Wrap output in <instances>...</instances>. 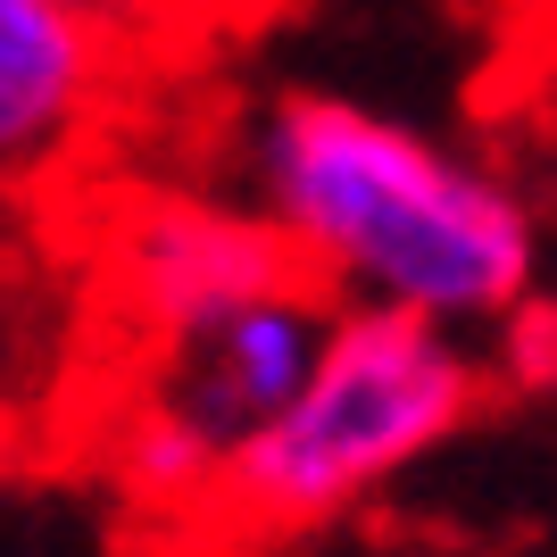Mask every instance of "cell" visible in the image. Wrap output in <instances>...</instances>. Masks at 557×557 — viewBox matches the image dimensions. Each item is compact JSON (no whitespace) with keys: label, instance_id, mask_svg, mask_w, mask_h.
<instances>
[{"label":"cell","instance_id":"8","mask_svg":"<svg viewBox=\"0 0 557 557\" xmlns=\"http://www.w3.org/2000/svg\"><path fill=\"white\" fill-rule=\"evenodd\" d=\"M499 9H508V17L516 9H524V17H549V0H499Z\"/></svg>","mask_w":557,"mask_h":557},{"label":"cell","instance_id":"4","mask_svg":"<svg viewBox=\"0 0 557 557\" xmlns=\"http://www.w3.org/2000/svg\"><path fill=\"white\" fill-rule=\"evenodd\" d=\"M325 333H333V300L308 275H292V283H275V292L233 300L209 325H191L184 342H166L159 374L141 383V399H159L166 417L191 424V433L225 458L233 442H250L258 424L308 383Z\"/></svg>","mask_w":557,"mask_h":557},{"label":"cell","instance_id":"5","mask_svg":"<svg viewBox=\"0 0 557 557\" xmlns=\"http://www.w3.org/2000/svg\"><path fill=\"white\" fill-rule=\"evenodd\" d=\"M116 59L75 0H0V175L67 159L116 92Z\"/></svg>","mask_w":557,"mask_h":557},{"label":"cell","instance_id":"1","mask_svg":"<svg viewBox=\"0 0 557 557\" xmlns=\"http://www.w3.org/2000/svg\"><path fill=\"white\" fill-rule=\"evenodd\" d=\"M250 209L333 308L483 333L541 292V209L508 166L342 92H283L250 125Z\"/></svg>","mask_w":557,"mask_h":557},{"label":"cell","instance_id":"7","mask_svg":"<svg viewBox=\"0 0 557 557\" xmlns=\"http://www.w3.org/2000/svg\"><path fill=\"white\" fill-rule=\"evenodd\" d=\"M109 42H159V34H200L209 17H225L233 0H75Z\"/></svg>","mask_w":557,"mask_h":557},{"label":"cell","instance_id":"6","mask_svg":"<svg viewBox=\"0 0 557 557\" xmlns=\"http://www.w3.org/2000/svg\"><path fill=\"white\" fill-rule=\"evenodd\" d=\"M491 358H483V374H491V392L499 383H516V392H541L549 383V292H524V300L508 308V317H491Z\"/></svg>","mask_w":557,"mask_h":557},{"label":"cell","instance_id":"3","mask_svg":"<svg viewBox=\"0 0 557 557\" xmlns=\"http://www.w3.org/2000/svg\"><path fill=\"white\" fill-rule=\"evenodd\" d=\"M100 275H109L116 317L150 349H166V342H184L191 325L225 317L233 300L292 283L300 267H292V250L275 242V225L258 209L159 191V200H134V209L109 225Z\"/></svg>","mask_w":557,"mask_h":557},{"label":"cell","instance_id":"2","mask_svg":"<svg viewBox=\"0 0 557 557\" xmlns=\"http://www.w3.org/2000/svg\"><path fill=\"white\" fill-rule=\"evenodd\" d=\"M491 374L466 333L383 317V308H333L317 367L250 442H233L200 524L225 549H275V541L325 533L374 491L417 474L466 417L483 408Z\"/></svg>","mask_w":557,"mask_h":557}]
</instances>
